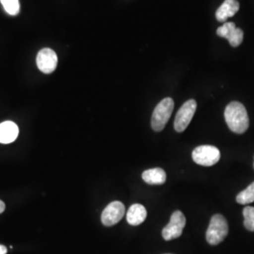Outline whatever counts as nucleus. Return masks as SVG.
Listing matches in <instances>:
<instances>
[{
  "label": "nucleus",
  "instance_id": "nucleus-1",
  "mask_svg": "<svg viewBox=\"0 0 254 254\" xmlns=\"http://www.w3.org/2000/svg\"><path fill=\"white\" fill-rule=\"evenodd\" d=\"M224 117L231 131L243 134L250 126V119L244 105L239 102H231L224 112Z\"/></svg>",
  "mask_w": 254,
  "mask_h": 254
},
{
  "label": "nucleus",
  "instance_id": "nucleus-2",
  "mask_svg": "<svg viewBox=\"0 0 254 254\" xmlns=\"http://www.w3.org/2000/svg\"><path fill=\"white\" fill-rule=\"evenodd\" d=\"M229 226L227 220L222 215H214L206 231V240L210 245L216 246L221 243L228 236Z\"/></svg>",
  "mask_w": 254,
  "mask_h": 254
},
{
  "label": "nucleus",
  "instance_id": "nucleus-3",
  "mask_svg": "<svg viewBox=\"0 0 254 254\" xmlns=\"http://www.w3.org/2000/svg\"><path fill=\"white\" fill-rule=\"evenodd\" d=\"M174 102L172 98H164L154 109L151 126L155 132H161L173 114Z\"/></svg>",
  "mask_w": 254,
  "mask_h": 254
},
{
  "label": "nucleus",
  "instance_id": "nucleus-4",
  "mask_svg": "<svg viewBox=\"0 0 254 254\" xmlns=\"http://www.w3.org/2000/svg\"><path fill=\"white\" fill-rule=\"evenodd\" d=\"M193 161L203 167H211L218 163L220 152L217 147L212 145L198 146L192 152Z\"/></svg>",
  "mask_w": 254,
  "mask_h": 254
},
{
  "label": "nucleus",
  "instance_id": "nucleus-5",
  "mask_svg": "<svg viewBox=\"0 0 254 254\" xmlns=\"http://www.w3.org/2000/svg\"><path fill=\"white\" fill-rule=\"evenodd\" d=\"M197 109V102L194 99L187 101L178 110L174 120V129L176 132H184L190 124Z\"/></svg>",
  "mask_w": 254,
  "mask_h": 254
},
{
  "label": "nucleus",
  "instance_id": "nucleus-6",
  "mask_svg": "<svg viewBox=\"0 0 254 254\" xmlns=\"http://www.w3.org/2000/svg\"><path fill=\"white\" fill-rule=\"evenodd\" d=\"M186 217L181 211L173 212L169 224L164 228L162 236L166 241H171L182 236L183 230L186 226Z\"/></svg>",
  "mask_w": 254,
  "mask_h": 254
},
{
  "label": "nucleus",
  "instance_id": "nucleus-7",
  "mask_svg": "<svg viewBox=\"0 0 254 254\" xmlns=\"http://www.w3.org/2000/svg\"><path fill=\"white\" fill-rule=\"evenodd\" d=\"M125 213H126V207L123 202L118 200L112 201L106 208L104 209L101 215L102 223L107 227L113 226L117 224L119 221L124 218Z\"/></svg>",
  "mask_w": 254,
  "mask_h": 254
},
{
  "label": "nucleus",
  "instance_id": "nucleus-8",
  "mask_svg": "<svg viewBox=\"0 0 254 254\" xmlns=\"http://www.w3.org/2000/svg\"><path fill=\"white\" fill-rule=\"evenodd\" d=\"M36 64L42 73H53L58 65V56L52 49L44 48L37 55Z\"/></svg>",
  "mask_w": 254,
  "mask_h": 254
},
{
  "label": "nucleus",
  "instance_id": "nucleus-9",
  "mask_svg": "<svg viewBox=\"0 0 254 254\" xmlns=\"http://www.w3.org/2000/svg\"><path fill=\"white\" fill-rule=\"evenodd\" d=\"M19 129L16 124L7 121L0 124V143L9 144L18 136Z\"/></svg>",
  "mask_w": 254,
  "mask_h": 254
},
{
  "label": "nucleus",
  "instance_id": "nucleus-10",
  "mask_svg": "<svg viewBox=\"0 0 254 254\" xmlns=\"http://www.w3.org/2000/svg\"><path fill=\"white\" fill-rule=\"evenodd\" d=\"M239 10L237 0H225L216 11V18L218 22H226L228 18L233 17Z\"/></svg>",
  "mask_w": 254,
  "mask_h": 254
},
{
  "label": "nucleus",
  "instance_id": "nucleus-11",
  "mask_svg": "<svg viewBox=\"0 0 254 254\" xmlns=\"http://www.w3.org/2000/svg\"><path fill=\"white\" fill-rule=\"evenodd\" d=\"M147 217L146 208L139 203H135L130 206L127 214V222L132 226L140 225Z\"/></svg>",
  "mask_w": 254,
  "mask_h": 254
},
{
  "label": "nucleus",
  "instance_id": "nucleus-12",
  "mask_svg": "<svg viewBox=\"0 0 254 254\" xmlns=\"http://www.w3.org/2000/svg\"><path fill=\"white\" fill-rule=\"evenodd\" d=\"M142 179L148 185H163L167 180V174L163 169L154 168L142 173Z\"/></svg>",
  "mask_w": 254,
  "mask_h": 254
},
{
  "label": "nucleus",
  "instance_id": "nucleus-13",
  "mask_svg": "<svg viewBox=\"0 0 254 254\" xmlns=\"http://www.w3.org/2000/svg\"><path fill=\"white\" fill-rule=\"evenodd\" d=\"M236 201L239 204H249L254 201V182L251 184L246 190L241 191L236 196Z\"/></svg>",
  "mask_w": 254,
  "mask_h": 254
},
{
  "label": "nucleus",
  "instance_id": "nucleus-14",
  "mask_svg": "<svg viewBox=\"0 0 254 254\" xmlns=\"http://www.w3.org/2000/svg\"><path fill=\"white\" fill-rule=\"evenodd\" d=\"M2 6L9 15H17L20 11L19 0H0Z\"/></svg>",
  "mask_w": 254,
  "mask_h": 254
},
{
  "label": "nucleus",
  "instance_id": "nucleus-15",
  "mask_svg": "<svg viewBox=\"0 0 254 254\" xmlns=\"http://www.w3.org/2000/svg\"><path fill=\"white\" fill-rule=\"evenodd\" d=\"M244 216V226L247 230L254 232V207L246 206L243 210Z\"/></svg>",
  "mask_w": 254,
  "mask_h": 254
},
{
  "label": "nucleus",
  "instance_id": "nucleus-16",
  "mask_svg": "<svg viewBox=\"0 0 254 254\" xmlns=\"http://www.w3.org/2000/svg\"><path fill=\"white\" fill-rule=\"evenodd\" d=\"M243 39H244V32L241 28H238L236 27L232 33L230 34V36L228 37V41L230 43V45L233 46V47H237V46H240L243 42Z\"/></svg>",
  "mask_w": 254,
  "mask_h": 254
},
{
  "label": "nucleus",
  "instance_id": "nucleus-17",
  "mask_svg": "<svg viewBox=\"0 0 254 254\" xmlns=\"http://www.w3.org/2000/svg\"><path fill=\"white\" fill-rule=\"evenodd\" d=\"M236 27L235 23H233V22L224 23L223 26L218 27V29H217V34H218L219 37L228 39V37L230 36V34L232 33V31H233Z\"/></svg>",
  "mask_w": 254,
  "mask_h": 254
},
{
  "label": "nucleus",
  "instance_id": "nucleus-18",
  "mask_svg": "<svg viewBox=\"0 0 254 254\" xmlns=\"http://www.w3.org/2000/svg\"><path fill=\"white\" fill-rule=\"evenodd\" d=\"M7 252H8V250L5 246L0 245V254H6Z\"/></svg>",
  "mask_w": 254,
  "mask_h": 254
},
{
  "label": "nucleus",
  "instance_id": "nucleus-19",
  "mask_svg": "<svg viewBox=\"0 0 254 254\" xmlns=\"http://www.w3.org/2000/svg\"><path fill=\"white\" fill-rule=\"evenodd\" d=\"M5 203L2 201V200H0V214H2L3 212H4V210H5Z\"/></svg>",
  "mask_w": 254,
  "mask_h": 254
}]
</instances>
